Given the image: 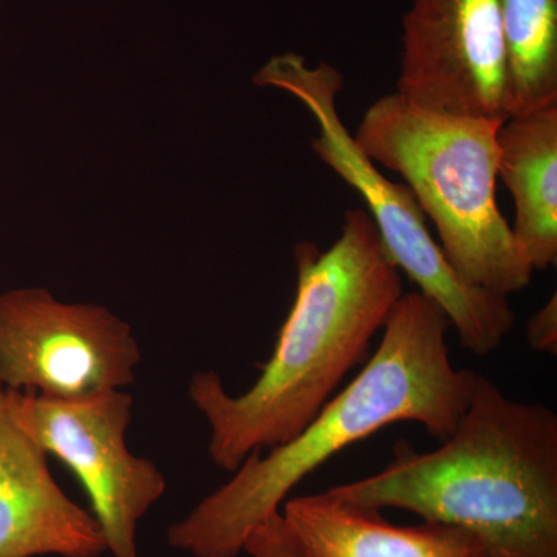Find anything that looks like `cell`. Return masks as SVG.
I'll use <instances>...</instances> for the list:
<instances>
[{
	"instance_id": "1",
	"label": "cell",
	"mask_w": 557,
	"mask_h": 557,
	"mask_svg": "<svg viewBox=\"0 0 557 557\" xmlns=\"http://www.w3.org/2000/svg\"><path fill=\"white\" fill-rule=\"evenodd\" d=\"M298 292L259 379L231 395L214 370L194 373L188 395L209 426L212 463L234 472L255 450L276 448L324 408L369 350L401 298V276L364 209H348L339 239L295 248Z\"/></svg>"
},
{
	"instance_id": "9",
	"label": "cell",
	"mask_w": 557,
	"mask_h": 557,
	"mask_svg": "<svg viewBox=\"0 0 557 557\" xmlns=\"http://www.w3.org/2000/svg\"><path fill=\"white\" fill-rule=\"evenodd\" d=\"M47 457L0 384V557L106 555L100 525L61 490Z\"/></svg>"
},
{
	"instance_id": "6",
	"label": "cell",
	"mask_w": 557,
	"mask_h": 557,
	"mask_svg": "<svg viewBox=\"0 0 557 557\" xmlns=\"http://www.w3.org/2000/svg\"><path fill=\"white\" fill-rule=\"evenodd\" d=\"M22 428L62 461L89 497L91 516L113 557H139V520L163 497L166 479L127 446L134 399L124 388L49 398L7 388Z\"/></svg>"
},
{
	"instance_id": "10",
	"label": "cell",
	"mask_w": 557,
	"mask_h": 557,
	"mask_svg": "<svg viewBox=\"0 0 557 557\" xmlns=\"http://www.w3.org/2000/svg\"><path fill=\"white\" fill-rule=\"evenodd\" d=\"M282 516L309 557H482L478 539L461 528L395 527L379 509L330 491L288 498Z\"/></svg>"
},
{
	"instance_id": "13",
	"label": "cell",
	"mask_w": 557,
	"mask_h": 557,
	"mask_svg": "<svg viewBox=\"0 0 557 557\" xmlns=\"http://www.w3.org/2000/svg\"><path fill=\"white\" fill-rule=\"evenodd\" d=\"M244 552L251 557H309L281 511L271 512L248 531Z\"/></svg>"
},
{
	"instance_id": "14",
	"label": "cell",
	"mask_w": 557,
	"mask_h": 557,
	"mask_svg": "<svg viewBox=\"0 0 557 557\" xmlns=\"http://www.w3.org/2000/svg\"><path fill=\"white\" fill-rule=\"evenodd\" d=\"M527 339L533 350L557 354V298L548 302L530 318L527 324Z\"/></svg>"
},
{
	"instance_id": "2",
	"label": "cell",
	"mask_w": 557,
	"mask_h": 557,
	"mask_svg": "<svg viewBox=\"0 0 557 557\" xmlns=\"http://www.w3.org/2000/svg\"><path fill=\"white\" fill-rule=\"evenodd\" d=\"M449 318L423 293L395 304L379 350L295 438L245 458L233 478L168 531L193 557H237L256 523L278 511L293 487L347 446L395 423H420L440 443L467 412L479 373L450 362Z\"/></svg>"
},
{
	"instance_id": "7",
	"label": "cell",
	"mask_w": 557,
	"mask_h": 557,
	"mask_svg": "<svg viewBox=\"0 0 557 557\" xmlns=\"http://www.w3.org/2000/svg\"><path fill=\"white\" fill-rule=\"evenodd\" d=\"M141 348L126 321L101 306L62 304L46 288L0 295V384L81 398L134 384Z\"/></svg>"
},
{
	"instance_id": "4",
	"label": "cell",
	"mask_w": 557,
	"mask_h": 557,
	"mask_svg": "<svg viewBox=\"0 0 557 557\" xmlns=\"http://www.w3.org/2000/svg\"><path fill=\"white\" fill-rule=\"evenodd\" d=\"M502 124L429 112L395 91L366 110L354 137L373 163L406 180L458 276L508 296L528 287L534 270L497 207Z\"/></svg>"
},
{
	"instance_id": "8",
	"label": "cell",
	"mask_w": 557,
	"mask_h": 557,
	"mask_svg": "<svg viewBox=\"0 0 557 557\" xmlns=\"http://www.w3.org/2000/svg\"><path fill=\"white\" fill-rule=\"evenodd\" d=\"M397 94L429 112L507 120L498 0H412Z\"/></svg>"
},
{
	"instance_id": "5",
	"label": "cell",
	"mask_w": 557,
	"mask_h": 557,
	"mask_svg": "<svg viewBox=\"0 0 557 557\" xmlns=\"http://www.w3.org/2000/svg\"><path fill=\"white\" fill-rule=\"evenodd\" d=\"M255 83L288 91L309 109L319 127L311 149L322 163L361 194L388 258L416 282L420 293L442 307L450 327L457 330L461 347L479 357L500 347L516 324L507 296L474 287L458 276L432 239L426 215L412 190L391 182L359 148L336 106L343 90V73L325 62L310 67L299 54L285 53L267 62L256 73Z\"/></svg>"
},
{
	"instance_id": "12",
	"label": "cell",
	"mask_w": 557,
	"mask_h": 557,
	"mask_svg": "<svg viewBox=\"0 0 557 557\" xmlns=\"http://www.w3.org/2000/svg\"><path fill=\"white\" fill-rule=\"evenodd\" d=\"M498 9L508 119L557 102V0H498Z\"/></svg>"
},
{
	"instance_id": "3",
	"label": "cell",
	"mask_w": 557,
	"mask_h": 557,
	"mask_svg": "<svg viewBox=\"0 0 557 557\" xmlns=\"http://www.w3.org/2000/svg\"><path fill=\"white\" fill-rule=\"evenodd\" d=\"M329 491L461 528L482 557H557V416L478 375L467 412L438 449L418 453L398 440L386 468Z\"/></svg>"
},
{
	"instance_id": "11",
	"label": "cell",
	"mask_w": 557,
	"mask_h": 557,
	"mask_svg": "<svg viewBox=\"0 0 557 557\" xmlns=\"http://www.w3.org/2000/svg\"><path fill=\"white\" fill-rule=\"evenodd\" d=\"M497 146V177L515 201L512 236L531 269L547 270L557 260V102L509 116Z\"/></svg>"
}]
</instances>
